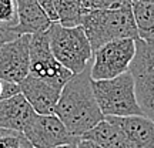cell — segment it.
Listing matches in <instances>:
<instances>
[{
  "mask_svg": "<svg viewBox=\"0 0 154 148\" xmlns=\"http://www.w3.org/2000/svg\"><path fill=\"white\" fill-rule=\"evenodd\" d=\"M93 93L104 117L143 115L136 98L134 81L130 71L110 80H91Z\"/></svg>",
  "mask_w": 154,
  "mask_h": 148,
  "instance_id": "4",
  "label": "cell"
},
{
  "mask_svg": "<svg viewBox=\"0 0 154 148\" xmlns=\"http://www.w3.org/2000/svg\"><path fill=\"white\" fill-rule=\"evenodd\" d=\"M19 93H20L19 84L6 81V80H2V78H0V100L13 97V95H16V94H19Z\"/></svg>",
  "mask_w": 154,
  "mask_h": 148,
  "instance_id": "20",
  "label": "cell"
},
{
  "mask_svg": "<svg viewBox=\"0 0 154 148\" xmlns=\"http://www.w3.org/2000/svg\"><path fill=\"white\" fill-rule=\"evenodd\" d=\"M20 93L27 103L32 105L36 114H54L56 105L60 97V90L51 87L50 84L38 80L29 74L23 81L19 83Z\"/></svg>",
  "mask_w": 154,
  "mask_h": 148,
  "instance_id": "10",
  "label": "cell"
},
{
  "mask_svg": "<svg viewBox=\"0 0 154 148\" xmlns=\"http://www.w3.org/2000/svg\"><path fill=\"white\" fill-rule=\"evenodd\" d=\"M82 27L87 36L93 51L113 40L138 38L131 5L103 10L84 9Z\"/></svg>",
  "mask_w": 154,
  "mask_h": 148,
  "instance_id": "2",
  "label": "cell"
},
{
  "mask_svg": "<svg viewBox=\"0 0 154 148\" xmlns=\"http://www.w3.org/2000/svg\"><path fill=\"white\" fill-rule=\"evenodd\" d=\"M49 43L56 60L72 74H80L91 63L93 50L82 26L64 27L59 23H51Z\"/></svg>",
  "mask_w": 154,
  "mask_h": 148,
  "instance_id": "3",
  "label": "cell"
},
{
  "mask_svg": "<svg viewBox=\"0 0 154 148\" xmlns=\"http://www.w3.org/2000/svg\"><path fill=\"white\" fill-rule=\"evenodd\" d=\"M83 9L86 10H103V9H116L121 6L131 5V0H80Z\"/></svg>",
  "mask_w": 154,
  "mask_h": 148,
  "instance_id": "19",
  "label": "cell"
},
{
  "mask_svg": "<svg viewBox=\"0 0 154 148\" xmlns=\"http://www.w3.org/2000/svg\"><path fill=\"white\" fill-rule=\"evenodd\" d=\"M140 3H150V5H154V0H137Z\"/></svg>",
  "mask_w": 154,
  "mask_h": 148,
  "instance_id": "24",
  "label": "cell"
},
{
  "mask_svg": "<svg viewBox=\"0 0 154 148\" xmlns=\"http://www.w3.org/2000/svg\"><path fill=\"white\" fill-rule=\"evenodd\" d=\"M136 56V40L119 38L103 44L93 51L90 66L91 80H110L128 71Z\"/></svg>",
  "mask_w": 154,
  "mask_h": 148,
  "instance_id": "6",
  "label": "cell"
},
{
  "mask_svg": "<svg viewBox=\"0 0 154 148\" xmlns=\"http://www.w3.org/2000/svg\"><path fill=\"white\" fill-rule=\"evenodd\" d=\"M0 148H34L23 132L0 127Z\"/></svg>",
  "mask_w": 154,
  "mask_h": 148,
  "instance_id": "18",
  "label": "cell"
},
{
  "mask_svg": "<svg viewBox=\"0 0 154 148\" xmlns=\"http://www.w3.org/2000/svg\"><path fill=\"white\" fill-rule=\"evenodd\" d=\"M82 138L93 141L101 148H137L126 132L107 120L100 121Z\"/></svg>",
  "mask_w": 154,
  "mask_h": 148,
  "instance_id": "14",
  "label": "cell"
},
{
  "mask_svg": "<svg viewBox=\"0 0 154 148\" xmlns=\"http://www.w3.org/2000/svg\"><path fill=\"white\" fill-rule=\"evenodd\" d=\"M19 24L16 0H0V32L6 34H16V27Z\"/></svg>",
  "mask_w": 154,
  "mask_h": 148,
  "instance_id": "17",
  "label": "cell"
},
{
  "mask_svg": "<svg viewBox=\"0 0 154 148\" xmlns=\"http://www.w3.org/2000/svg\"><path fill=\"white\" fill-rule=\"evenodd\" d=\"M128 71L134 81L136 98L143 115L154 121V46L136 40V56Z\"/></svg>",
  "mask_w": 154,
  "mask_h": 148,
  "instance_id": "7",
  "label": "cell"
},
{
  "mask_svg": "<svg viewBox=\"0 0 154 148\" xmlns=\"http://www.w3.org/2000/svg\"><path fill=\"white\" fill-rule=\"evenodd\" d=\"M54 7L57 23L64 27L82 26L84 9L80 0H51Z\"/></svg>",
  "mask_w": 154,
  "mask_h": 148,
  "instance_id": "16",
  "label": "cell"
},
{
  "mask_svg": "<svg viewBox=\"0 0 154 148\" xmlns=\"http://www.w3.org/2000/svg\"><path fill=\"white\" fill-rule=\"evenodd\" d=\"M29 56V74L50 84L51 87L61 90L64 84L72 78L73 74L66 67L61 66L51 53L49 43V30L30 36Z\"/></svg>",
  "mask_w": 154,
  "mask_h": 148,
  "instance_id": "5",
  "label": "cell"
},
{
  "mask_svg": "<svg viewBox=\"0 0 154 148\" xmlns=\"http://www.w3.org/2000/svg\"><path fill=\"white\" fill-rule=\"evenodd\" d=\"M54 148H77V143H72V144H64V145H59Z\"/></svg>",
  "mask_w": 154,
  "mask_h": 148,
  "instance_id": "23",
  "label": "cell"
},
{
  "mask_svg": "<svg viewBox=\"0 0 154 148\" xmlns=\"http://www.w3.org/2000/svg\"><path fill=\"white\" fill-rule=\"evenodd\" d=\"M19 24L16 27V34H36L49 30L51 22L40 7L37 0H16Z\"/></svg>",
  "mask_w": 154,
  "mask_h": 148,
  "instance_id": "13",
  "label": "cell"
},
{
  "mask_svg": "<svg viewBox=\"0 0 154 148\" xmlns=\"http://www.w3.org/2000/svg\"><path fill=\"white\" fill-rule=\"evenodd\" d=\"M32 34H22L0 46V78L19 84L29 76V44Z\"/></svg>",
  "mask_w": 154,
  "mask_h": 148,
  "instance_id": "9",
  "label": "cell"
},
{
  "mask_svg": "<svg viewBox=\"0 0 154 148\" xmlns=\"http://www.w3.org/2000/svg\"><path fill=\"white\" fill-rule=\"evenodd\" d=\"M77 148H101V147L97 145L96 143H93V141H88V140L80 138V140L77 141Z\"/></svg>",
  "mask_w": 154,
  "mask_h": 148,
  "instance_id": "21",
  "label": "cell"
},
{
  "mask_svg": "<svg viewBox=\"0 0 154 148\" xmlns=\"http://www.w3.org/2000/svg\"><path fill=\"white\" fill-rule=\"evenodd\" d=\"M23 134L34 148H54L64 144L77 143L80 140L73 137L54 114H34L26 124Z\"/></svg>",
  "mask_w": 154,
  "mask_h": 148,
  "instance_id": "8",
  "label": "cell"
},
{
  "mask_svg": "<svg viewBox=\"0 0 154 148\" xmlns=\"http://www.w3.org/2000/svg\"><path fill=\"white\" fill-rule=\"evenodd\" d=\"M133 16L137 26L138 38L150 46H154V5L150 3H131Z\"/></svg>",
  "mask_w": 154,
  "mask_h": 148,
  "instance_id": "15",
  "label": "cell"
},
{
  "mask_svg": "<svg viewBox=\"0 0 154 148\" xmlns=\"http://www.w3.org/2000/svg\"><path fill=\"white\" fill-rule=\"evenodd\" d=\"M131 2H136V0H131Z\"/></svg>",
  "mask_w": 154,
  "mask_h": 148,
  "instance_id": "25",
  "label": "cell"
},
{
  "mask_svg": "<svg viewBox=\"0 0 154 148\" xmlns=\"http://www.w3.org/2000/svg\"><path fill=\"white\" fill-rule=\"evenodd\" d=\"M19 37V36H13V34H6V33H2L0 32V46H3L5 43H7V41H10V40H13V38Z\"/></svg>",
  "mask_w": 154,
  "mask_h": 148,
  "instance_id": "22",
  "label": "cell"
},
{
  "mask_svg": "<svg viewBox=\"0 0 154 148\" xmlns=\"http://www.w3.org/2000/svg\"><path fill=\"white\" fill-rule=\"evenodd\" d=\"M54 115L76 138H82L104 120L93 93L90 66L80 74H73L60 90Z\"/></svg>",
  "mask_w": 154,
  "mask_h": 148,
  "instance_id": "1",
  "label": "cell"
},
{
  "mask_svg": "<svg viewBox=\"0 0 154 148\" xmlns=\"http://www.w3.org/2000/svg\"><path fill=\"white\" fill-rule=\"evenodd\" d=\"M36 114L22 93L0 100V127L23 132L30 118Z\"/></svg>",
  "mask_w": 154,
  "mask_h": 148,
  "instance_id": "12",
  "label": "cell"
},
{
  "mask_svg": "<svg viewBox=\"0 0 154 148\" xmlns=\"http://www.w3.org/2000/svg\"><path fill=\"white\" fill-rule=\"evenodd\" d=\"M127 134L137 148H154V121L146 115L104 117Z\"/></svg>",
  "mask_w": 154,
  "mask_h": 148,
  "instance_id": "11",
  "label": "cell"
}]
</instances>
